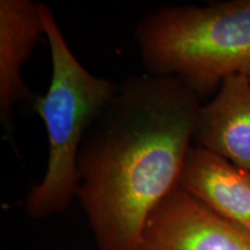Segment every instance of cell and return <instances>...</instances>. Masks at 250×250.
Masks as SVG:
<instances>
[{
  "label": "cell",
  "mask_w": 250,
  "mask_h": 250,
  "mask_svg": "<svg viewBox=\"0 0 250 250\" xmlns=\"http://www.w3.org/2000/svg\"><path fill=\"white\" fill-rule=\"evenodd\" d=\"M201 98L179 80L132 74L87 131L77 199L100 250H137L153 210L179 186Z\"/></svg>",
  "instance_id": "6da1fadb"
},
{
  "label": "cell",
  "mask_w": 250,
  "mask_h": 250,
  "mask_svg": "<svg viewBox=\"0 0 250 250\" xmlns=\"http://www.w3.org/2000/svg\"><path fill=\"white\" fill-rule=\"evenodd\" d=\"M146 73L170 77L201 98L225 78H250V0L168 5L134 29Z\"/></svg>",
  "instance_id": "7a4b0ae2"
},
{
  "label": "cell",
  "mask_w": 250,
  "mask_h": 250,
  "mask_svg": "<svg viewBox=\"0 0 250 250\" xmlns=\"http://www.w3.org/2000/svg\"><path fill=\"white\" fill-rule=\"evenodd\" d=\"M51 56V78L44 95L36 96L33 110L44 122L48 165L42 180L24 199L31 219H44L68 208L77 198V161L87 131L114 95L117 83L94 76L74 56L54 12L40 2Z\"/></svg>",
  "instance_id": "3957f363"
},
{
  "label": "cell",
  "mask_w": 250,
  "mask_h": 250,
  "mask_svg": "<svg viewBox=\"0 0 250 250\" xmlns=\"http://www.w3.org/2000/svg\"><path fill=\"white\" fill-rule=\"evenodd\" d=\"M137 250H250V230L177 186L148 217Z\"/></svg>",
  "instance_id": "277c9868"
},
{
  "label": "cell",
  "mask_w": 250,
  "mask_h": 250,
  "mask_svg": "<svg viewBox=\"0 0 250 250\" xmlns=\"http://www.w3.org/2000/svg\"><path fill=\"white\" fill-rule=\"evenodd\" d=\"M45 30L40 2L0 0V121L9 142L13 140L14 108L36 99L21 70Z\"/></svg>",
  "instance_id": "5b68a950"
},
{
  "label": "cell",
  "mask_w": 250,
  "mask_h": 250,
  "mask_svg": "<svg viewBox=\"0 0 250 250\" xmlns=\"http://www.w3.org/2000/svg\"><path fill=\"white\" fill-rule=\"evenodd\" d=\"M193 146L250 170V78H225L217 95L202 104L196 118Z\"/></svg>",
  "instance_id": "8992f818"
},
{
  "label": "cell",
  "mask_w": 250,
  "mask_h": 250,
  "mask_svg": "<svg viewBox=\"0 0 250 250\" xmlns=\"http://www.w3.org/2000/svg\"><path fill=\"white\" fill-rule=\"evenodd\" d=\"M179 187L219 217L250 230V170L192 145Z\"/></svg>",
  "instance_id": "52a82bcc"
}]
</instances>
